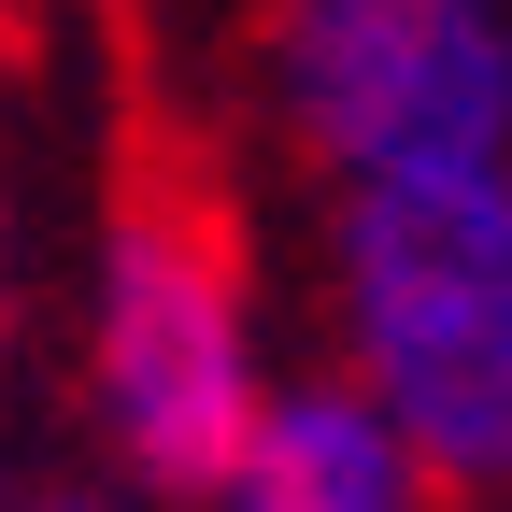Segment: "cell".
Masks as SVG:
<instances>
[{
	"label": "cell",
	"mask_w": 512,
	"mask_h": 512,
	"mask_svg": "<svg viewBox=\"0 0 512 512\" xmlns=\"http://www.w3.org/2000/svg\"><path fill=\"white\" fill-rule=\"evenodd\" d=\"M328 384L413 441L441 498H512V171H413L313 200Z\"/></svg>",
	"instance_id": "7a4b0ae2"
},
{
	"label": "cell",
	"mask_w": 512,
	"mask_h": 512,
	"mask_svg": "<svg viewBox=\"0 0 512 512\" xmlns=\"http://www.w3.org/2000/svg\"><path fill=\"white\" fill-rule=\"evenodd\" d=\"M0 512H15V470H0Z\"/></svg>",
	"instance_id": "ba28073f"
},
{
	"label": "cell",
	"mask_w": 512,
	"mask_h": 512,
	"mask_svg": "<svg viewBox=\"0 0 512 512\" xmlns=\"http://www.w3.org/2000/svg\"><path fill=\"white\" fill-rule=\"evenodd\" d=\"M285 384V328L256 285V242L200 171H114L72 256V413L100 441V484L143 512H200L228 441Z\"/></svg>",
	"instance_id": "6da1fadb"
},
{
	"label": "cell",
	"mask_w": 512,
	"mask_h": 512,
	"mask_svg": "<svg viewBox=\"0 0 512 512\" xmlns=\"http://www.w3.org/2000/svg\"><path fill=\"white\" fill-rule=\"evenodd\" d=\"M15 328H29V214L0 185V356H15Z\"/></svg>",
	"instance_id": "8992f818"
},
{
	"label": "cell",
	"mask_w": 512,
	"mask_h": 512,
	"mask_svg": "<svg viewBox=\"0 0 512 512\" xmlns=\"http://www.w3.org/2000/svg\"><path fill=\"white\" fill-rule=\"evenodd\" d=\"M29 100H43V29L15 15V0H0V157L29 143Z\"/></svg>",
	"instance_id": "5b68a950"
},
{
	"label": "cell",
	"mask_w": 512,
	"mask_h": 512,
	"mask_svg": "<svg viewBox=\"0 0 512 512\" xmlns=\"http://www.w3.org/2000/svg\"><path fill=\"white\" fill-rule=\"evenodd\" d=\"M200 512H441V484L413 470V441L384 427L356 384L285 370L256 427L228 441V470L200 484Z\"/></svg>",
	"instance_id": "277c9868"
},
{
	"label": "cell",
	"mask_w": 512,
	"mask_h": 512,
	"mask_svg": "<svg viewBox=\"0 0 512 512\" xmlns=\"http://www.w3.org/2000/svg\"><path fill=\"white\" fill-rule=\"evenodd\" d=\"M15 512H143V498H114V484H15Z\"/></svg>",
	"instance_id": "52a82bcc"
},
{
	"label": "cell",
	"mask_w": 512,
	"mask_h": 512,
	"mask_svg": "<svg viewBox=\"0 0 512 512\" xmlns=\"http://www.w3.org/2000/svg\"><path fill=\"white\" fill-rule=\"evenodd\" d=\"M256 114L313 171V200L512 171V0H271Z\"/></svg>",
	"instance_id": "3957f363"
}]
</instances>
